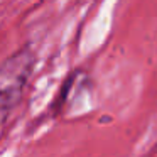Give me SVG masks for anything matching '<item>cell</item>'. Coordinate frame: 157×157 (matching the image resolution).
I'll return each instance as SVG.
<instances>
[{
  "instance_id": "6da1fadb",
  "label": "cell",
  "mask_w": 157,
  "mask_h": 157,
  "mask_svg": "<svg viewBox=\"0 0 157 157\" xmlns=\"http://www.w3.org/2000/svg\"><path fill=\"white\" fill-rule=\"evenodd\" d=\"M34 66L36 54L31 46L21 48L0 64V127L21 103Z\"/></svg>"
}]
</instances>
